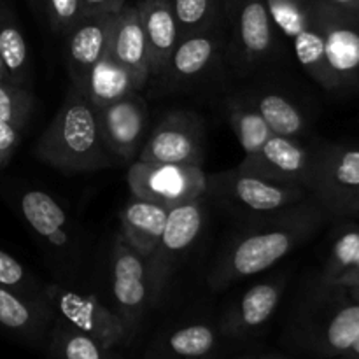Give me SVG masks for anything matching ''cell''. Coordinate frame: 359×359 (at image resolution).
I'll return each mask as SVG.
<instances>
[{
  "mask_svg": "<svg viewBox=\"0 0 359 359\" xmlns=\"http://www.w3.org/2000/svg\"><path fill=\"white\" fill-rule=\"evenodd\" d=\"M230 56L242 70H252L270 58L277 46V28L266 0H226Z\"/></svg>",
  "mask_w": 359,
  "mask_h": 359,
  "instance_id": "obj_11",
  "label": "cell"
},
{
  "mask_svg": "<svg viewBox=\"0 0 359 359\" xmlns=\"http://www.w3.org/2000/svg\"><path fill=\"white\" fill-rule=\"evenodd\" d=\"M228 121L244 151V156L256 153L273 135L258 109L245 97L231 98L228 102Z\"/></svg>",
  "mask_w": 359,
  "mask_h": 359,
  "instance_id": "obj_29",
  "label": "cell"
},
{
  "mask_svg": "<svg viewBox=\"0 0 359 359\" xmlns=\"http://www.w3.org/2000/svg\"><path fill=\"white\" fill-rule=\"evenodd\" d=\"M20 209L28 226L48 245L58 251H69L76 244V231L69 214L55 196L42 189L25 191Z\"/></svg>",
  "mask_w": 359,
  "mask_h": 359,
  "instance_id": "obj_20",
  "label": "cell"
},
{
  "mask_svg": "<svg viewBox=\"0 0 359 359\" xmlns=\"http://www.w3.org/2000/svg\"><path fill=\"white\" fill-rule=\"evenodd\" d=\"M109 55L114 56L121 65H125L133 74L140 88H144V84L151 79L149 49H147L146 35H144L142 21H140L137 6H125L116 14Z\"/></svg>",
  "mask_w": 359,
  "mask_h": 359,
  "instance_id": "obj_21",
  "label": "cell"
},
{
  "mask_svg": "<svg viewBox=\"0 0 359 359\" xmlns=\"http://www.w3.org/2000/svg\"><path fill=\"white\" fill-rule=\"evenodd\" d=\"M314 163L316 147L305 146L304 140L273 133L256 153L244 156L237 167L284 184L305 186L309 191Z\"/></svg>",
  "mask_w": 359,
  "mask_h": 359,
  "instance_id": "obj_15",
  "label": "cell"
},
{
  "mask_svg": "<svg viewBox=\"0 0 359 359\" xmlns=\"http://www.w3.org/2000/svg\"><path fill=\"white\" fill-rule=\"evenodd\" d=\"M55 312L51 304L32 300L0 286V328L35 347H48Z\"/></svg>",
  "mask_w": 359,
  "mask_h": 359,
  "instance_id": "obj_19",
  "label": "cell"
},
{
  "mask_svg": "<svg viewBox=\"0 0 359 359\" xmlns=\"http://www.w3.org/2000/svg\"><path fill=\"white\" fill-rule=\"evenodd\" d=\"M333 91L359 90V16L314 0Z\"/></svg>",
  "mask_w": 359,
  "mask_h": 359,
  "instance_id": "obj_12",
  "label": "cell"
},
{
  "mask_svg": "<svg viewBox=\"0 0 359 359\" xmlns=\"http://www.w3.org/2000/svg\"><path fill=\"white\" fill-rule=\"evenodd\" d=\"M139 90L140 86L133 74L109 53L91 67L86 84L83 88L95 107H104Z\"/></svg>",
  "mask_w": 359,
  "mask_h": 359,
  "instance_id": "obj_26",
  "label": "cell"
},
{
  "mask_svg": "<svg viewBox=\"0 0 359 359\" xmlns=\"http://www.w3.org/2000/svg\"><path fill=\"white\" fill-rule=\"evenodd\" d=\"M0 56L11 83L30 86L32 65L27 39L7 7H0Z\"/></svg>",
  "mask_w": 359,
  "mask_h": 359,
  "instance_id": "obj_27",
  "label": "cell"
},
{
  "mask_svg": "<svg viewBox=\"0 0 359 359\" xmlns=\"http://www.w3.org/2000/svg\"><path fill=\"white\" fill-rule=\"evenodd\" d=\"M116 14L81 16L67 37V70L70 83L83 90L91 67L109 53Z\"/></svg>",
  "mask_w": 359,
  "mask_h": 359,
  "instance_id": "obj_18",
  "label": "cell"
},
{
  "mask_svg": "<svg viewBox=\"0 0 359 359\" xmlns=\"http://www.w3.org/2000/svg\"><path fill=\"white\" fill-rule=\"evenodd\" d=\"M35 104V97L28 88L0 81V118L20 133L27 128Z\"/></svg>",
  "mask_w": 359,
  "mask_h": 359,
  "instance_id": "obj_32",
  "label": "cell"
},
{
  "mask_svg": "<svg viewBox=\"0 0 359 359\" xmlns=\"http://www.w3.org/2000/svg\"><path fill=\"white\" fill-rule=\"evenodd\" d=\"M0 81H2V83H11V79H9V74H7L6 67H4L2 56H0ZM13 84H14V83H13Z\"/></svg>",
  "mask_w": 359,
  "mask_h": 359,
  "instance_id": "obj_39",
  "label": "cell"
},
{
  "mask_svg": "<svg viewBox=\"0 0 359 359\" xmlns=\"http://www.w3.org/2000/svg\"><path fill=\"white\" fill-rule=\"evenodd\" d=\"M219 346V332L205 323L177 326L161 335L146 353L149 358H203Z\"/></svg>",
  "mask_w": 359,
  "mask_h": 359,
  "instance_id": "obj_24",
  "label": "cell"
},
{
  "mask_svg": "<svg viewBox=\"0 0 359 359\" xmlns=\"http://www.w3.org/2000/svg\"><path fill=\"white\" fill-rule=\"evenodd\" d=\"M249 102L258 109L272 133L304 140L309 132V118L304 109L279 91H258L248 95Z\"/></svg>",
  "mask_w": 359,
  "mask_h": 359,
  "instance_id": "obj_25",
  "label": "cell"
},
{
  "mask_svg": "<svg viewBox=\"0 0 359 359\" xmlns=\"http://www.w3.org/2000/svg\"><path fill=\"white\" fill-rule=\"evenodd\" d=\"M325 221H328V216L312 196L283 212L251 219L228 242L210 272L209 286L221 291L265 272L311 241Z\"/></svg>",
  "mask_w": 359,
  "mask_h": 359,
  "instance_id": "obj_1",
  "label": "cell"
},
{
  "mask_svg": "<svg viewBox=\"0 0 359 359\" xmlns=\"http://www.w3.org/2000/svg\"><path fill=\"white\" fill-rule=\"evenodd\" d=\"M205 226V195L170 209L163 235L147 258L151 304L158 305L167 293L175 270L195 245Z\"/></svg>",
  "mask_w": 359,
  "mask_h": 359,
  "instance_id": "obj_6",
  "label": "cell"
},
{
  "mask_svg": "<svg viewBox=\"0 0 359 359\" xmlns=\"http://www.w3.org/2000/svg\"><path fill=\"white\" fill-rule=\"evenodd\" d=\"M207 153L205 123L196 112L170 111L147 135L137 160L202 167Z\"/></svg>",
  "mask_w": 359,
  "mask_h": 359,
  "instance_id": "obj_10",
  "label": "cell"
},
{
  "mask_svg": "<svg viewBox=\"0 0 359 359\" xmlns=\"http://www.w3.org/2000/svg\"><path fill=\"white\" fill-rule=\"evenodd\" d=\"M309 195L323 207L328 219H349L359 214V146L321 144Z\"/></svg>",
  "mask_w": 359,
  "mask_h": 359,
  "instance_id": "obj_5",
  "label": "cell"
},
{
  "mask_svg": "<svg viewBox=\"0 0 359 359\" xmlns=\"http://www.w3.org/2000/svg\"><path fill=\"white\" fill-rule=\"evenodd\" d=\"M179 39L219 27L221 0H170Z\"/></svg>",
  "mask_w": 359,
  "mask_h": 359,
  "instance_id": "obj_30",
  "label": "cell"
},
{
  "mask_svg": "<svg viewBox=\"0 0 359 359\" xmlns=\"http://www.w3.org/2000/svg\"><path fill=\"white\" fill-rule=\"evenodd\" d=\"M284 287V279H269L248 287L221 316L217 328L219 335L226 339H248L256 335L272 319Z\"/></svg>",
  "mask_w": 359,
  "mask_h": 359,
  "instance_id": "obj_17",
  "label": "cell"
},
{
  "mask_svg": "<svg viewBox=\"0 0 359 359\" xmlns=\"http://www.w3.org/2000/svg\"><path fill=\"white\" fill-rule=\"evenodd\" d=\"M48 298L56 319L97 337L112 349L126 346L123 323L119 321L114 309L102 304L97 294L79 293L69 287L49 284Z\"/></svg>",
  "mask_w": 359,
  "mask_h": 359,
  "instance_id": "obj_14",
  "label": "cell"
},
{
  "mask_svg": "<svg viewBox=\"0 0 359 359\" xmlns=\"http://www.w3.org/2000/svg\"><path fill=\"white\" fill-rule=\"evenodd\" d=\"M125 7V0H81L83 16L93 14H118Z\"/></svg>",
  "mask_w": 359,
  "mask_h": 359,
  "instance_id": "obj_35",
  "label": "cell"
},
{
  "mask_svg": "<svg viewBox=\"0 0 359 359\" xmlns=\"http://www.w3.org/2000/svg\"><path fill=\"white\" fill-rule=\"evenodd\" d=\"M205 196L251 221L283 212L311 195L305 186L284 184L235 167L207 174Z\"/></svg>",
  "mask_w": 359,
  "mask_h": 359,
  "instance_id": "obj_4",
  "label": "cell"
},
{
  "mask_svg": "<svg viewBox=\"0 0 359 359\" xmlns=\"http://www.w3.org/2000/svg\"><path fill=\"white\" fill-rule=\"evenodd\" d=\"M277 30L291 42L302 69L325 90L333 91L325 58L323 34L314 13V0H266Z\"/></svg>",
  "mask_w": 359,
  "mask_h": 359,
  "instance_id": "obj_8",
  "label": "cell"
},
{
  "mask_svg": "<svg viewBox=\"0 0 359 359\" xmlns=\"http://www.w3.org/2000/svg\"><path fill=\"white\" fill-rule=\"evenodd\" d=\"M32 4H34V6H39V4H44V0H30Z\"/></svg>",
  "mask_w": 359,
  "mask_h": 359,
  "instance_id": "obj_40",
  "label": "cell"
},
{
  "mask_svg": "<svg viewBox=\"0 0 359 359\" xmlns=\"http://www.w3.org/2000/svg\"><path fill=\"white\" fill-rule=\"evenodd\" d=\"M224 51L221 27L179 39L163 72L158 76L165 90L189 88L205 77Z\"/></svg>",
  "mask_w": 359,
  "mask_h": 359,
  "instance_id": "obj_16",
  "label": "cell"
},
{
  "mask_svg": "<svg viewBox=\"0 0 359 359\" xmlns=\"http://www.w3.org/2000/svg\"><path fill=\"white\" fill-rule=\"evenodd\" d=\"M44 9L51 30L65 37L81 20V0H44Z\"/></svg>",
  "mask_w": 359,
  "mask_h": 359,
  "instance_id": "obj_33",
  "label": "cell"
},
{
  "mask_svg": "<svg viewBox=\"0 0 359 359\" xmlns=\"http://www.w3.org/2000/svg\"><path fill=\"white\" fill-rule=\"evenodd\" d=\"M0 286L9 287L32 300L49 304L48 286H44L23 263L2 249H0Z\"/></svg>",
  "mask_w": 359,
  "mask_h": 359,
  "instance_id": "obj_31",
  "label": "cell"
},
{
  "mask_svg": "<svg viewBox=\"0 0 359 359\" xmlns=\"http://www.w3.org/2000/svg\"><path fill=\"white\" fill-rule=\"evenodd\" d=\"M344 291L349 294V298H353V300L359 302V279L356 280V283H353V284H349L347 287H344Z\"/></svg>",
  "mask_w": 359,
  "mask_h": 359,
  "instance_id": "obj_37",
  "label": "cell"
},
{
  "mask_svg": "<svg viewBox=\"0 0 359 359\" xmlns=\"http://www.w3.org/2000/svg\"><path fill=\"white\" fill-rule=\"evenodd\" d=\"M149 49L151 77H158L167 67L179 42V28L170 0H142L137 6Z\"/></svg>",
  "mask_w": 359,
  "mask_h": 359,
  "instance_id": "obj_22",
  "label": "cell"
},
{
  "mask_svg": "<svg viewBox=\"0 0 359 359\" xmlns=\"http://www.w3.org/2000/svg\"><path fill=\"white\" fill-rule=\"evenodd\" d=\"M20 139L21 133L0 118V168L11 160L18 144H20Z\"/></svg>",
  "mask_w": 359,
  "mask_h": 359,
  "instance_id": "obj_34",
  "label": "cell"
},
{
  "mask_svg": "<svg viewBox=\"0 0 359 359\" xmlns=\"http://www.w3.org/2000/svg\"><path fill=\"white\" fill-rule=\"evenodd\" d=\"M323 2L332 6L333 9H339L342 13L358 14L359 16V0H323Z\"/></svg>",
  "mask_w": 359,
  "mask_h": 359,
  "instance_id": "obj_36",
  "label": "cell"
},
{
  "mask_svg": "<svg viewBox=\"0 0 359 359\" xmlns=\"http://www.w3.org/2000/svg\"><path fill=\"white\" fill-rule=\"evenodd\" d=\"M46 349L51 356L62 359H105L114 351L97 337L74 328L56 318Z\"/></svg>",
  "mask_w": 359,
  "mask_h": 359,
  "instance_id": "obj_28",
  "label": "cell"
},
{
  "mask_svg": "<svg viewBox=\"0 0 359 359\" xmlns=\"http://www.w3.org/2000/svg\"><path fill=\"white\" fill-rule=\"evenodd\" d=\"M34 154L60 172H95L118 163L102 140L97 107L72 83L56 116L34 144Z\"/></svg>",
  "mask_w": 359,
  "mask_h": 359,
  "instance_id": "obj_2",
  "label": "cell"
},
{
  "mask_svg": "<svg viewBox=\"0 0 359 359\" xmlns=\"http://www.w3.org/2000/svg\"><path fill=\"white\" fill-rule=\"evenodd\" d=\"M168 212L170 210L165 207L132 195V198L119 214L121 237L147 259L154 252L163 235Z\"/></svg>",
  "mask_w": 359,
  "mask_h": 359,
  "instance_id": "obj_23",
  "label": "cell"
},
{
  "mask_svg": "<svg viewBox=\"0 0 359 359\" xmlns=\"http://www.w3.org/2000/svg\"><path fill=\"white\" fill-rule=\"evenodd\" d=\"M112 300L114 312L123 323L126 346L139 335L151 304L147 259L135 251L121 233L112 249Z\"/></svg>",
  "mask_w": 359,
  "mask_h": 359,
  "instance_id": "obj_7",
  "label": "cell"
},
{
  "mask_svg": "<svg viewBox=\"0 0 359 359\" xmlns=\"http://www.w3.org/2000/svg\"><path fill=\"white\" fill-rule=\"evenodd\" d=\"M128 188L133 196L170 210L205 195L207 174L196 165L135 160L130 165Z\"/></svg>",
  "mask_w": 359,
  "mask_h": 359,
  "instance_id": "obj_9",
  "label": "cell"
},
{
  "mask_svg": "<svg viewBox=\"0 0 359 359\" xmlns=\"http://www.w3.org/2000/svg\"><path fill=\"white\" fill-rule=\"evenodd\" d=\"M102 140L119 163H133L147 139L149 112L139 91L97 107Z\"/></svg>",
  "mask_w": 359,
  "mask_h": 359,
  "instance_id": "obj_13",
  "label": "cell"
},
{
  "mask_svg": "<svg viewBox=\"0 0 359 359\" xmlns=\"http://www.w3.org/2000/svg\"><path fill=\"white\" fill-rule=\"evenodd\" d=\"M359 337V302L339 286L318 280L286 330L287 346L302 354L342 358Z\"/></svg>",
  "mask_w": 359,
  "mask_h": 359,
  "instance_id": "obj_3",
  "label": "cell"
},
{
  "mask_svg": "<svg viewBox=\"0 0 359 359\" xmlns=\"http://www.w3.org/2000/svg\"><path fill=\"white\" fill-rule=\"evenodd\" d=\"M342 358H359V337L353 342V346L344 353Z\"/></svg>",
  "mask_w": 359,
  "mask_h": 359,
  "instance_id": "obj_38",
  "label": "cell"
}]
</instances>
